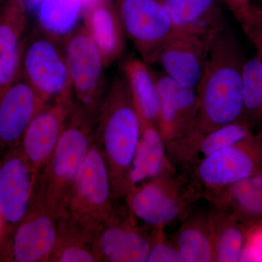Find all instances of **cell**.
<instances>
[{
	"label": "cell",
	"instance_id": "obj_16",
	"mask_svg": "<svg viewBox=\"0 0 262 262\" xmlns=\"http://www.w3.org/2000/svg\"><path fill=\"white\" fill-rule=\"evenodd\" d=\"M152 72L159 94L158 127L168 144L192 128L198 108V93L183 87L163 72Z\"/></svg>",
	"mask_w": 262,
	"mask_h": 262
},
{
	"label": "cell",
	"instance_id": "obj_23",
	"mask_svg": "<svg viewBox=\"0 0 262 262\" xmlns=\"http://www.w3.org/2000/svg\"><path fill=\"white\" fill-rule=\"evenodd\" d=\"M173 239L184 262H214L209 211L193 209Z\"/></svg>",
	"mask_w": 262,
	"mask_h": 262
},
{
	"label": "cell",
	"instance_id": "obj_22",
	"mask_svg": "<svg viewBox=\"0 0 262 262\" xmlns=\"http://www.w3.org/2000/svg\"><path fill=\"white\" fill-rule=\"evenodd\" d=\"M141 120V139L128 172L127 194L172 165L167 155L166 144L158 126L153 122Z\"/></svg>",
	"mask_w": 262,
	"mask_h": 262
},
{
	"label": "cell",
	"instance_id": "obj_12",
	"mask_svg": "<svg viewBox=\"0 0 262 262\" xmlns=\"http://www.w3.org/2000/svg\"><path fill=\"white\" fill-rule=\"evenodd\" d=\"M75 104L73 96L48 103L36 114L24 133L19 146L37 175L56 149Z\"/></svg>",
	"mask_w": 262,
	"mask_h": 262
},
{
	"label": "cell",
	"instance_id": "obj_4",
	"mask_svg": "<svg viewBox=\"0 0 262 262\" xmlns=\"http://www.w3.org/2000/svg\"><path fill=\"white\" fill-rule=\"evenodd\" d=\"M125 201L138 220L154 228L181 223L200 199L187 174L171 165L129 192Z\"/></svg>",
	"mask_w": 262,
	"mask_h": 262
},
{
	"label": "cell",
	"instance_id": "obj_29",
	"mask_svg": "<svg viewBox=\"0 0 262 262\" xmlns=\"http://www.w3.org/2000/svg\"><path fill=\"white\" fill-rule=\"evenodd\" d=\"M239 261H262V222L250 229Z\"/></svg>",
	"mask_w": 262,
	"mask_h": 262
},
{
	"label": "cell",
	"instance_id": "obj_20",
	"mask_svg": "<svg viewBox=\"0 0 262 262\" xmlns=\"http://www.w3.org/2000/svg\"><path fill=\"white\" fill-rule=\"evenodd\" d=\"M86 6L83 24L108 67L125 50V34L121 22L110 0H93Z\"/></svg>",
	"mask_w": 262,
	"mask_h": 262
},
{
	"label": "cell",
	"instance_id": "obj_9",
	"mask_svg": "<svg viewBox=\"0 0 262 262\" xmlns=\"http://www.w3.org/2000/svg\"><path fill=\"white\" fill-rule=\"evenodd\" d=\"M121 201L115 202L94 232L93 244L98 261L147 262L151 228L139 225L126 202Z\"/></svg>",
	"mask_w": 262,
	"mask_h": 262
},
{
	"label": "cell",
	"instance_id": "obj_13",
	"mask_svg": "<svg viewBox=\"0 0 262 262\" xmlns=\"http://www.w3.org/2000/svg\"><path fill=\"white\" fill-rule=\"evenodd\" d=\"M211 40L176 31L160 50L155 65L183 87L196 90L204 73Z\"/></svg>",
	"mask_w": 262,
	"mask_h": 262
},
{
	"label": "cell",
	"instance_id": "obj_28",
	"mask_svg": "<svg viewBox=\"0 0 262 262\" xmlns=\"http://www.w3.org/2000/svg\"><path fill=\"white\" fill-rule=\"evenodd\" d=\"M165 227L151 228L147 262H184L177 245L165 232Z\"/></svg>",
	"mask_w": 262,
	"mask_h": 262
},
{
	"label": "cell",
	"instance_id": "obj_25",
	"mask_svg": "<svg viewBox=\"0 0 262 262\" xmlns=\"http://www.w3.org/2000/svg\"><path fill=\"white\" fill-rule=\"evenodd\" d=\"M214 262L239 261L249 227L234 220L228 212L210 205Z\"/></svg>",
	"mask_w": 262,
	"mask_h": 262
},
{
	"label": "cell",
	"instance_id": "obj_8",
	"mask_svg": "<svg viewBox=\"0 0 262 262\" xmlns=\"http://www.w3.org/2000/svg\"><path fill=\"white\" fill-rule=\"evenodd\" d=\"M63 46L75 103L96 119L108 87L102 53L84 24L66 36Z\"/></svg>",
	"mask_w": 262,
	"mask_h": 262
},
{
	"label": "cell",
	"instance_id": "obj_30",
	"mask_svg": "<svg viewBox=\"0 0 262 262\" xmlns=\"http://www.w3.org/2000/svg\"><path fill=\"white\" fill-rule=\"evenodd\" d=\"M232 11L234 17L241 24L243 29L246 28L256 13V8H253L249 0H221Z\"/></svg>",
	"mask_w": 262,
	"mask_h": 262
},
{
	"label": "cell",
	"instance_id": "obj_17",
	"mask_svg": "<svg viewBox=\"0 0 262 262\" xmlns=\"http://www.w3.org/2000/svg\"><path fill=\"white\" fill-rule=\"evenodd\" d=\"M28 31L25 0H7L0 9V94L20 77Z\"/></svg>",
	"mask_w": 262,
	"mask_h": 262
},
{
	"label": "cell",
	"instance_id": "obj_18",
	"mask_svg": "<svg viewBox=\"0 0 262 262\" xmlns=\"http://www.w3.org/2000/svg\"><path fill=\"white\" fill-rule=\"evenodd\" d=\"M45 103L21 77L0 94V145L20 144L32 119Z\"/></svg>",
	"mask_w": 262,
	"mask_h": 262
},
{
	"label": "cell",
	"instance_id": "obj_6",
	"mask_svg": "<svg viewBox=\"0 0 262 262\" xmlns=\"http://www.w3.org/2000/svg\"><path fill=\"white\" fill-rule=\"evenodd\" d=\"M262 173V130L213 153L189 170V184L200 200H211L234 183Z\"/></svg>",
	"mask_w": 262,
	"mask_h": 262
},
{
	"label": "cell",
	"instance_id": "obj_26",
	"mask_svg": "<svg viewBox=\"0 0 262 262\" xmlns=\"http://www.w3.org/2000/svg\"><path fill=\"white\" fill-rule=\"evenodd\" d=\"M94 234L75 223L62 212L56 247L50 262H96Z\"/></svg>",
	"mask_w": 262,
	"mask_h": 262
},
{
	"label": "cell",
	"instance_id": "obj_1",
	"mask_svg": "<svg viewBox=\"0 0 262 262\" xmlns=\"http://www.w3.org/2000/svg\"><path fill=\"white\" fill-rule=\"evenodd\" d=\"M246 59L228 25L212 38L204 73L196 89L198 112L188 134H204L244 121L243 67Z\"/></svg>",
	"mask_w": 262,
	"mask_h": 262
},
{
	"label": "cell",
	"instance_id": "obj_24",
	"mask_svg": "<svg viewBox=\"0 0 262 262\" xmlns=\"http://www.w3.org/2000/svg\"><path fill=\"white\" fill-rule=\"evenodd\" d=\"M125 77L140 117L158 126L159 94L151 67L141 58L130 57L123 61Z\"/></svg>",
	"mask_w": 262,
	"mask_h": 262
},
{
	"label": "cell",
	"instance_id": "obj_21",
	"mask_svg": "<svg viewBox=\"0 0 262 262\" xmlns=\"http://www.w3.org/2000/svg\"><path fill=\"white\" fill-rule=\"evenodd\" d=\"M249 228L262 222V173L231 184L208 201Z\"/></svg>",
	"mask_w": 262,
	"mask_h": 262
},
{
	"label": "cell",
	"instance_id": "obj_2",
	"mask_svg": "<svg viewBox=\"0 0 262 262\" xmlns=\"http://www.w3.org/2000/svg\"><path fill=\"white\" fill-rule=\"evenodd\" d=\"M95 133L107 163L115 201L125 199L127 177L141 136V120L125 77L108 85L98 110Z\"/></svg>",
	"mask_w": 262,
	"mask_h": 262
},
{
	"label": "cell",
	"instance_id": "obj_15",
	"mask_svg": "<svg viewBox=\"0 0 262 262\" xmlns=\"http://www.w3.org/2000/svg\"><path fill=\"white\" fill-rule=\"evenodd\" d=\"M253 133L244 120L211 132L190 133L166 144L167 155L174 168L188 173L213 153L244 140Z\"/></svg>",
	"mask_w": 262,
	"mask_h": 262
},
{
	"label": "cell",
	"instance_id": "obj_31",
	"mask_svg": "<svg viewBox=\"0 0 262 262\" xmlns=\"http://www.w3.org/2000/svg\"><path fill=\"white\" fill-rule=\"evenodd\" d=\"M244 32L247 34L255 47L262 49V12L256 10L252 20Z\"/></svg>",
	"mask_w": 262,
	"mask_h": 262
},
{
	"label": "cell",
	"instance_id": "obj_10",
	"mask_svg": "<svg viewBox=\"0 0 262 262\" xmlns=\"http://www.w3.org/2000/svg\"><path fill=\"white\" fill-rule=\"evenodd\" d=\"M115 9L125 35L141 59L150 67L176 32L160 0H115Z\"/></svg>",
	"mask_w": 262,
	"mask_h": 262
},
{
	"label": "cell",
	"instance_id": "obj_19",
	"mask_svg": "<svg viewBox=\"0 0 262 262\" xmlns=\"http://www.w3.org/2000/svg\"><path fill=\"white\" fill-rule=\"evenodd\" d=\"M176 31L211 39L227 26L221 0H160Z\"/></svg>",
	"mask_w": 262,
	"mask_h": 262
},
{
	"label": "cell",
	"instance_id": "obj_33",
	"mask_svg": "<svg viewBox=\"0 0 262 262\" xmlns=\"http://www.w3.org/2000/svg\"><path fill=\"white\" fill-rule=\"evenodd\" d=\"M7 0H0V9H1L2 8H3V5L5 4V3H6Z\"/></svg>",
	"mask_w": 262,
	"mask_h": 262
},
{
	"label": "cell",
	"instance_id": "obj_5",
	"mask_svg": "<svg viewBox=\"0 0 262 262\" xmlns=\"http://www.w3.org/2000/svg\"><path fill=\"white\" fill-rule=\"evenodd\" d=\"M20 77L45 104L73 96L63 39L42 26L29 32L20 65Z\"/></svg>",
	"mask_w": 262,
	"mask_h": 262
},
{
	"label": "cell",
	"instance_id": "obj_7",
	"mask_svg": "<svg viewBox=\"0 0 262 262\" xmlns=\"http://www.w3.org/2000/svg\"><path fill=\"white\" fill-rule=\"evenodd\" d=\"M107 163L95 137L76 176L63 213L94 234L115 203Z\"/></svg>",
	"mask_w": 262,
	"mask_h": 262
},
{
	"label": "cell",
	"instance_id": "obj_27",
	"mask_svg": "<svg viewBox=\"0 0 262 262\" xmlns=\"http://www.w3.org/2000/svg\"><path fill=\"white\" fill-rule=\"evenodd\" d=\"M256 49L243 67L244 120L254 133L262 130V49Z\"/></svg>",
	"mask_w": 262,
	"mask_h": 262
},
{
	"label": "cell",
	"instance_id": "obj_3",
	"mask_svg": "<svg viewBox=\"0 0 262 262\" xmlns=\"http://www.w3.org/2000/svg\"><path fill=\"white\" fill-rule=\"evenodd\" d=\"M96 120L75 103L56 149L38 175L36 189L61 213L94 141Z\"/></svg>",
	"mask_w": 262,
	"mask_h": 262
},
{
	"label": "cell",
	"instance_id": "obj_32",
	"mask_svg": "<svg viewBox=\"0 0 262 262\" xmlns=\"http://www.w3.org/2000/svg\"><path fill=\"white\" fill-rule=\"evenodd\" d=\"M3 220L1 214H0V236H1L2 232H3Z\"/></svg>",
	"mask_w": 262,
	"mask_h": 262
},
{
	"label": "cell",
	"instance_id": "obj_14",
	"mask_svg": "<svg viewBox=\"0 0 262 262\" xmlns=\"http://www.w3.org/2000/svg\"><path fill=\"white\" fill-rule=\"evenodd\" d=\"M37 177L19 145L0 165V214L7 225L18 226L28 213Z\"/></svg>",
	"mask_w": 262,
	"mask_h": 262
},
{
	"label": "cell",
	"instance_id": "obj_11",
	"mask_svg": "<svg viewBox=\"0 0 262 262\" xmlns=\"http://www.w3.org/2000/svg\"><path fill=\"white\" fill-rule=\"evenodd\" d=\"M61 214L35 188L28 213L13 236V261H51L58 242Z\"/></svg>",
	"mask_w": 262,
	"mask_h": 262
}]
</instances>
